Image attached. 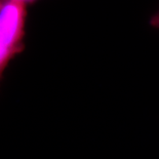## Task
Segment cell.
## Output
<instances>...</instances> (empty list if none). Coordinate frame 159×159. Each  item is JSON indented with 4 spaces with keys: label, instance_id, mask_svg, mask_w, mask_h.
<instances>
[{
    "label": "cell",
    "instance_id": "cell-3",
    "mask_svg": "<svg viewBox=\"0 0 159 159\" xmlns=\"http://www.w3.org/2000/svg\"><path fill=\"white\" fill-rule=\"evenodd\" d=\"M16 1L23 2V3H25V4H27V5H28L29 3H33V2H35L36 0H16Z\"/></svg>",
    "mask_w": 159,
    "mask_h": 159
},
{
    "label": "cell",
    "instance_id": "cell-2",
    "mask_svg": "<svg viewBox=\"0 0 159 159\" xmlns=\"http://www.w3.org/2000/svg\"><path fill=\"white\" fill-rule=\"evenodd\" d=\"M150 25L152 27H154V28L159 29V11L154 16H152V18L150 20Z\"/></svg>",
    "mask_w": 159,
    "mask_h": 159
},
{
    "label": "cell",
    "instance_id": "cell-1",
    "mask_svg": "<svg viewBox=\"0 0 159 159\" xmlns=\"http://www.w3.org/2000/svg\"><path fill=\"white\" fill-rule=\"evenodd\" d=\"M27 4L0 0V81L8 64L25 49Z\"/></svg>",
    "mask_w": 159,
    "mask_h": 159
}]
</instances>
